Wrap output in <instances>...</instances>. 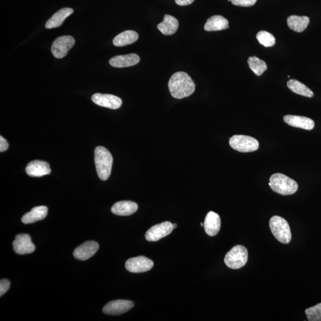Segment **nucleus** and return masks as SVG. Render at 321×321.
Instances as JSON below:
<instances>
[{"label":"nucleus","instance_id":"7","mask_svg":"<svg viewBox=\"0 0 321 321\" xmlns=\"http://www.w3.org/2000/svg\"><path fill=\"white\" fill-rule=\"evenodd\" d=\"M75 40L72 36H65L58 37L52 43L51 52L54 57L61 59L68 54V52L74 46Z\"/></svg>","mask_w":321,"mask_h":321},{"label":"nucleus","instance_id":"13","mask_svg":"<svg viewBox=\"0 0 321 321\" xmlns=\"http://www.w3.org/2000/svg\"><path fill=\"white\" fill-rule=\"evenodd\" d=\"M99 249V245L94 241H88L77 247L73 256L80 261H86L92 257Z\"/></svg>","mask_w":321,"mask_h":321},{"label":"nucleus","instance_id":"20","mask_svg":"<svg viewBox=\"0 0 321 321\" xmlns=\"http://www.w3.org/2000/svg\"><path fill=\"white\" fill-rule=\"evenodd\" d=\"M179 21L175 17L166 15L162 23L158 24V29L165 36H172L179 28Z\"/></svg>","mask_w":321,"mask_h":321},{"label":"nucleus","instance_id":"14","mask_svg":"<svg viewBox=\"0 0 321 321\" xmlns=\"http://www.w3.org/2000/svg\"><path fill=\"white\" fill-rule=\"evenodd\" d=\"M285 123L291 126L311 131L315 127V122L311 118L300 116L286 115L283 117Z\"/></svg>","mask_w":321,"mask_h":321},{"label":"nucleus","instance_id":"12","mask_svg":"<svg viewBox=\"0 0 321 321\" xmlns=\"http://www.w3.org/2000/svg\"><path fill=\"white\" fill-rule=\"evenodd\" d=\"M13 249L17 254H25L32 253L36 250V246L27 234H19L15 237L13 243Z\"/></svg>","mask_w":321,"mask_h":321},{"label":"nucleus","instance_id":"22","mask_svg":"<svg viewBox=\"0 0 321 321\" xmlns=\"http://www.w3.org/2000/svg\"><path fill=\"white\" fill-rule=\"evenodd\" d=\"M229 21L224 17L215 15L208 19L204 26V29L208 32L219 31L228 29Z\"/></svg>","mask_w":321,"mask_h":321},{"label":"nucleus","instance_id":"27","mask_svg":"<svg viewBox=\"0 0 321 321\" xmlns=\"http://www.w3.org/2000/svg\"><path fill=\"white\" fill-rule=\"evenodd\" d=\"M256 38L259 43L265 47H273L275 44V38L273 35L267 31H260L256 35Z\"/></svg>","mask_w":321,"mask_h":321},{"label":"nucleus","instance_id":"30","mask_svg":"<svg viewBox=\"0 0 321 321\" xmlns=\"http://www.w3.org/2000/svg\"><path fill=\"white\" fill-rule=\"evenodd\" d=\"M10 287V282L7 279H3L0 281V296L4 295L9 291Z\"/></svg>","mask_w":321,"mask_h":321},{"label":"nucleus","instance_id":"1","mask_svg":"<svg viewBox=\"0 0 321 321\" xmlns=\"http://www.w3.org/2000/svg\"><path fill=\"white\" fill-rule=\"evenodd\" d=\"M169 88L171 95L174 99L180 100L192 95L195 90V85L189 75L179 72L171 77Z\"/></svg>","mask_w":321,"mask_h":321},{"label":"nucleus","instance_id":"5","mask_svg":"<svg viewBox=\"0 0 321 321\" xmlns=\"http://www.w3.org/2000/svg\"><path fill=\"white\" fill-rule=\"evenodd\" d=\"M248 260V252L245 247L237 245L226 254L224 263L233 270L240 269L245 266Z\"/></svg>","mask_w":321,"mask_h":321},{"label":"nucleus","instance_id":"29","mask_svg":"<svg viewBox=\"0 0 321 321\" xmlns=\"http://www.w3.org/2000/svg\"><path fill=\"white\" fill-rule=\"evenodd\" d=\"M257 0H231L232 4L241 7H250L256 3Z\"/></svg>","mask_w":321,"mask_h":321},{"label":"nucleus","instance_id":"6","mask_svg":"<svg viewBox=\"0 0 321 321\" xmlns=\"http://www.w3.org/2000/svg\"><path fill=\"white\" fill-rule=\"evenodd\" d=\"M230 146L237 151L251 152L259 148L260 144L255 138L246 135H234L230 138Z\"/></svg>","mask_w":321,"mask_h":321},{"label":"nucleus","instance_id":"21","mask_svg":"<svg viewBox=\"0 0 321 321\" xmlns=\"http://www.w3.org/2000/svg\"><path fill=\"white\" fill-rule=\"evenodd\" d=\"M73 13V10L71 8H66L59 10L47 21L45 24V27L47 29H52L60 27L66 19L71 16Z\"/></svg>","mask_w":321,"mask_h":321},{"label":"nucleus","instance_id":"3","mask_svg":"<svg viewBox=\"0 0 321 321\" xmlns=\"http://www.w3.org/2000/svg\"><path fill=\"white\" fill-rule=\"evenodd\" d=\"M269 185L275 193L285 196L295 194L299 187L295 180L281 173H275L272 175Z\"/></svg>","mask_w":321,"mask_h":321},{"label":"nucleus","instance_id":"26","mask_svg":"<svg viewBox=\"0 0 321 321\" xmlns=\"http://www.w3.org/2000/svg\"><path fill=\"white\" fill-rule=\"evenodd\" d=\"M249 68L256 76H260L267 70V65L257 57H250L247 60Z\"/></svg>","mask_w":321,"mask_h":321},{"label":"nucleus","instance_id":"9","mask_svg":"<svg viewBox=\"0 0 321 321\" xmlns=\"http://www.w3.org/2000/svg\"><path fill=\"white\" fill-rule=\"evenodd\" d=\"M173 224L169 221L163 222L149 229L146 233L145 238L149 242H156L173 232Z\"/></svg>","mask_w":321,"mask_h":321},{"label":"nucleus","instance_id":"28","mask_svg":"<svg viewBox=\"0 0 321 321\" xmlns=\"http://www.w3.org/2000/svg\"><path fill=\"white\" fill-rule=\"evenodd\" d=\"M309 321H321V303L305 310Z\"/></svg>","mask_w":321,"mask_h":321},{"label":"nucleus","instance_id":"23","mask_svg":"<svg viewBox=\"0 0 321 321\" xmlns=\"http://www.w3.org/2000/svg\"><path fill=\"white\" fill-rule=\"evenodd\" d=\"M139 35L134 30H125L114 38L113 44L116 47H124L137 42Z\"/></svg>","mask_w":321,"mask_h":321},{"label":"nucleus","instance_id":"8","mask_svg":"<svg viewBox=\"0 0 321 321\" xmlns=\"http://www.w3.org/2000/svg\"><path fill=\"white\" fill-rule=\"evenodd\" d=\"M153 267V261L143 256L131 258L125 264L126 270L133 273H145L151 270Z\"/></svg>","mask_w":321,"mask_h":321},{"label":"nucleus","instance_id":"35","mask_svg":"<svg viewBox=\"0 0 321 321\" xmlns=\"http://www.w3.org/2000/svg\"><path fill=\"white\" fill-rule=\"evenodd\" d=\"M229 2H231V0H228Z\"/></svg>","mask_w":321,"mask_h":321},{"label":"nucleus","instance_id":"31","mask_svg":"<svg viewBox=\"0 0 321 321\" xmlns=\"http://www.w3.org/2000/svg\"><path fill=\"white\" fill-rule=\"evenodd\" d=\"M8 148L9 144L8 141L1 136V137H0V151L2 152H5L6 150H8Z\"/></svg>","mask_w":321,"mask_h":321},{"label":"nucleus","instance_id":"19","mask_svg":"<svg viewBox=\"0 0 321 321\" xmlns=\"http://www.w3.org/2000/svg\"><path fill=\"white\" fill-rule=\"evenodd\" d=\"M48 208L45 206H40L35 207L30 212L23 216L22 221L24 224H33V223L43 220L47 217Z\"/></svg>","mask_w":321,"mask_h":321},{"label":"nucleus","instance_id":"34","mask_svg":"<svg viewBox=\"0 0 321 321\" xmlns=\"http://www.w3.org/2000/svg\"><path fill=\"white\" fill-rule=\"evenodd\" d=\"M201 226L202 227H204V223H203V222H201Z\"/></svg>","mask_w":321,"mask_h":321},{"label":"nucleus","instance_id":"11","mask_svg":"<svg viewBox=\"0 0 321 321\" xmlns=\"http://www.w3.org/2000/svg\"><path fill=\"white\" fill-rule=\"evenodd\" d=\"M91 99L98 106L113 110L119 109L123 104L120 98L110 94L97 93L93 94Z\"/></svg>","mask_w":321,"mask_h":321},{"label":"nucleus","instance_id":"25","mask_svg":"<svg viewBox=\"0 0 321 321\" xmlns=\"http://www.w3.org/2000/svg\"><path fill=\"white\" fill-rule=\"evenodd\" d=\"M287 86L292 92L298 94V95L308 98H312L314 95L311 89L298 80L291 79L288 80Z\"/></svg>","mask_w":321,"mask_h":321},{"label":"nucleus","instance_id":"15","mask_svg":"<svg viewBox=\"0 0 321 321\" xmlns=\"http://www.w3.org/2000/svg\"><path fill=\"white\" fill-rule=\"evenodd\" d=\"M204 224L206 233L209 236H215L221 228L220 217L217 213L209 211L206 216Z\"/></svg>","mask_w":321,"mask_h":321},{"label":"nucleus","instance_id":"33","mask_svg":"<svg viewBox=\"0 0 321 321\" xmlns=\"http://www.w3.org/2000/svg\"><path fill=\"white\" fill-rule=\"evenodd\" d=\"M177 227V224H173V229H175Z\"/></svg>","mask_w":321,"mask_h":321},{"label":"nucleus","instance_id":"24","mask_svg":"<svg viewBox=\"0 0 321 321\" xmlns=\"http://www.w3.org/2000/svg\"><path fill=\"white\" fill-rule=\"evenodd\" d=\"M310 19L307 16L292 15L287 18V24L290 29L296 33H302L308 27Z\"/></svg>","mask_w":321,"mask_h":321},{"label":"nucleus","instance_id":"18","mask_svg":"<svg viewBox=\"0 0 321 321\" xmlns=\"http://www.w3.org/2000/svg\"><path fill=\"white\" fill-rule=\"evenodd\" d=\"M138 209V206L135 202L123 201L116 202L111 208V212L117 215L129 216L134 214Z\"/></svg>","mask_w":321,"mask_h":321},{"label":"nucleus","instance_id":"10","mask_svg":"<svg viewBox=\"0 0 321 321\" xmlns=\"http://www.w3.org/2000/svg\"><path fill=\"white\" fill-rule=\"evenodd\" d=\"M134 302L127 300H116L105 305L103 311L107 315H119L134 308Z\"/></svg>","mask_w":321,"mask_h":321},{"label":"nucleus","instance_id":"16","mask_svg":"<svg viewBox=\"0 0 321 321\" xmlns=\"http://www.w3.org/2000/svg\"><path fill=\"white\" fill-rule=\"evenodd\" d=\"M27 175L31 177H42L51 173L50 165L43 160H35L30 162L26 168Z\"/></svg>","mask_w":321,"mask_h":321},{"label":"nucleus","instance_id":"32","mask_svg":"<svg viewBox=\"0 0 321 321\" xmlns=\"http://www.w3.org/2000/svg\"><path fill=\"white\" fill-rule=\"evenodd\" d=\"M175 2L177 5L186 6L192 4L195 0H175Z\"/></svg>","mask_w":321,"mask_h":321},{"label":"nucleus","instance_id":"4","mask_svg":"<svg viewBox=\"0 0 321 321\" xmlns=\"http://www.w3.org/2000/svg\"><path fill=\"white\" fill-rule=\"evenodd\" d=\"M270 228L272 233L279 242L283 244L291 242V228L285 219L280 216H273L270 220Z\"/></svg>","mask_w":321,"mask_h":321},{"label":"nucleus","instance_id":"17","mask_svg":"<svg viewBox=\"0 0 321 321\" xmlns=\"http://www.w3.org/2000/svg\"><path fill=\"white\" fill-rule=\"evenodd\" d=\"M140 61V57L136 54L117 55L110 59L109 63L114 68H123L137 65Z\"/></svg>","mask_w":321,"mask_h":321},{"label":"nucleus","instance_id":"2","mask_svg":"<svg viewBox=\"0 0 321 321\" xmlns=\"http://www.w3.org/2000/svg\"><path fill=\"white\" fill-rule=\"evenodd\" d=\"M95 163L98 175L102 180L110 177L112 170L113 158L109 150L103 146H98L95 149Z\"/></svg>","mask_w":321,"mask_h":321}]
</instances>
